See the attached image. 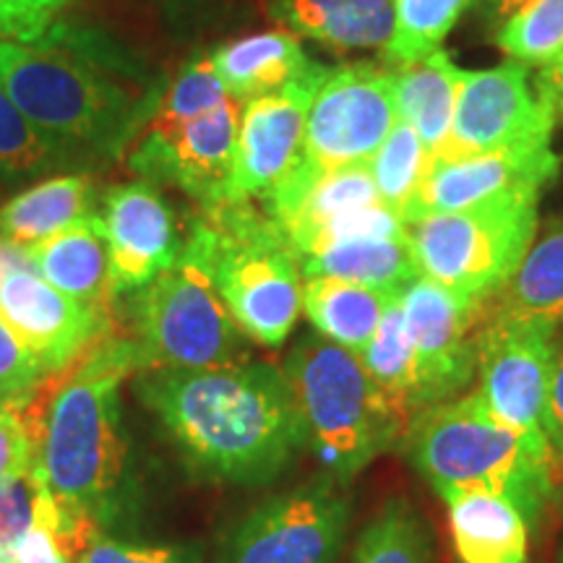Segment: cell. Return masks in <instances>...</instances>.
Returning <instances> with one entry per match:
<instances>
[{
    "label": "cell",
    "instance_id": "6da1fadb",
    "mask_svg": "<svg viewBox=\"0 0 563 563\" xmlns=\"http://www.w3.org/2000/svg\"><path fill=\"white\" fill-rule=\"evenodd\" d=\"M136 397L196 475L266 485L308 452V433L285 371L264 361L224 368L136 373Z\"/></svg>",
    "mask_w": 563,
    "mask_h": 563
},
{
    "label": "cell",
    "instance_id": "7a4b0ae2",
    "mask_svg": "<svg viewBox=\"0 0 563 563\" xmlns=\"http://www.w3.org/2000/svg\"><path fill=\"white\" fill-rule=\"evenodd\" d=\"M110 42L66 24L32 45L0 42V81L16 108L58 150L115 159L139 139L157 110L162 87L136 91L118 76L144 79Z\"/></svg>",
    "mask_w": 563,
    "mask_h": 563
},
{
    "label": "cell",
    "instance_id": "3957f363",
    "mask_svg": "<svg viewBox=\"0 0 563 563\" xmlns=\"http://www.w3.org/2000/svg\"><path fill=\"white\" fill-rule=\"evenodd\" d=\"M66 371L42 415L40 470L63 511L102 527L123 509L129 467L118 386L144 355L136 340L104 336Z\"/></svg>",
    "mask_w": 563,
    "mask_h": 563
},
{
    "label": "cell",
    "instance_id": "277c9868",
    "mask_svg": "<svg viewBox=\"0 0 563 563\" xmlns=\"http://www.w3.org/2000/svg\"><path fill=\"white\" fill-rule=\"evenodd\" d=\"M183 258L199 266L238 327L262 347H282L302 313L300 258L285 232L251 201L199 207Z\"/></svg>",
    "mask_w": 563,
    "mask_h": 563
},
{
    "label": "cell",
    "instance_id": "5b68a950",
    "mask_svg": "<svg viewBox=\"0 0 563 563\" xmlns=\"http://www.w3.org/2000/svg\"><path fill=\"white\" fill-rule=\"evenodd\" d=\"M402 449L441 498L460 490L496 493L517 504L530 527L559 483L553 454L504 426L477 391L412 415Z\"/></svg>",
    "mask_w": 563,
    "mask_h": 563
},
{
    "label": "cell",
    "instance_id": "8992f818",
    "mask_svg": "<svg viewBox=\"0 0 563 563\" xmlns=\"http://www.w3.org/2000/svg\"><path fill=\"white\" fill-rule=\"evenodd\" d=\"M308 433V452L327 477L347 485L368 464L402 446L407 412L368 376L355 352L321 334L300 336L285 365Z\"/></svg>",
    "mask_w": 563,
    "mask_h": 563
},
{
    "label": "cell",
    "instance_id": "52a82bcc",
    "mask_svg": "<svg viewBox=\"0 0 563 563\" xmlns=\"http://www.w3.org/2000/svg\"><path fill=\"white\" fill-rule=\"evenodd\" d=\"M538 201L540 191H519L407 224L420 274L464 300H493L534 243Z\"/></svg>",
    "mask_w": 563,
    "mask_h": 563
},
{
    "label": "cell",
    "instance_id": "ba28073f",
    "mask_svg": "<svg viewBox=\"0 0 563 563\" xmlns=\"http://www.w3.org/2000/svg\"><path fill=\"white\" fill-rule=\"evenodd\" d=\"M129 319L146 368L207 371L249 361V336L199 266L178 258L131 292Z\"/></svg>",
    "mask_w": 563,
    "mask_h": 563
},
{
    "label": "cell",
    "instance_id": "9c48e42d",
    "mask_svg": "<svg viewBox=\"0 0 563 563\" xmlns=\"http://www.w3.org/2000/svg\"><path fill=\"white\" fill-rule=\"evenodd\" d=\"M262 203L298 258L357 238L407 235L402 217L378 194L368 162L329 170L300 154Z\"/></svg>",
    "mask_w": 563,
    "mask_h": 563
},
{
    "label": "cell",
    "instance_id": "30bf717a",
    "mask_svg": "<svg viewBox=\"0 0 563 563\" xmlns=\"http://www.w3.org/2000/svg\"><path fill=\"white\" fill-rule=\"evenodd\" d=\"M347 525V493L323 477L241 514L220 534L214 563H336Z\"/></svg>",
    "mask_w": 563,
    "mask_h": 563
},
{
    "label": "cell",
    "instance_id": "8fae6325",
    "mask_svg": "<svg viewBox=\"0 0 563 563\" xmlns=\"http://www.w3.org/2000/svg\"><path fill=\"white\" fill-rule=\"evenodd\" d=\"M555 332L551 321L504 308H493L477 329V394L504 426L548 452L543 402L559 350Z\"/></svg>",
    "mask_w": 563,
    "mask_h": 563
},
{
    "label": "cell",
    "instance_id": "7c38bea8",
    "mask_svg": "<svg viewBox=\"0 0 563 563\" xmlns=\"http://www.w3.org/2000/svg\"><path fill=\"white\" fill-rule=\"evenodd\" d=\"M243 102L235 97L191 121H150L125 157L131 173L150 183H170L199 207L224 201L238 150Z\"/></svg>",
    "mask_w": 563,
    "mask_h": 563
},
{
    "label": "cell",
    "instance_id": "4fadbf2b",
    "mask_svg": "<svg viewBox=\"0 0 563 563\" xmlns=\"http://www.w3.org/2000/svg\"><path fill=\"white\" fill-rule=\"evenodd\" d=\"M555 110L530 68L511 60L485 70H462L454 121L435 159H460L551 139Z\"/></svg>",
    "mask_w": 563,
    "mask_h": 563
},
{
    "label": "cell",
    "instance_id": "5bb4252c",
    "mask_svg": "<svg viewBox=\"0 0 563 563\" xmlns=\"http://www.w3.org/2000/svg\"><path fill=\"white\" fill-rule=\"evenodd\" d=\"M397 121L391 68H332L308 110L300 154L329 170L371 162Z\"/></svg>",
    "mask_w": 563,
    "mask_h": 563
},
{
    "label": "cell",
    "instance_id": "9a60e30c",
    "mask_svg": "<svg viewBox=\"0 0 563 563\" xmlns=\"http://www.w3.org/2000/svg\"><path fill=\"white\" fill-rule=\"evenodd\" d=\"M405 327L415 352V415L456 399L477 373V319L490 300L475 302L454 295L439 282L420 277L399 292Z\"/></svg>",
    "mask_w": 563,
    "mask_h": 563
},
{
    "label": "cell",
    "instance_id": "2e32d148",
    "mask_svg": "<svg viewBox=\"0 0 563 563\" xmlns=\"http://www.w3.org/2000/svg\"><path fill=\"white\" fill-rule=\"evenodd\" d=\"M316 66L272 95L243 104L238 150L224 201H264L302 152V133L316 91L329 76ZM222 201V203H224Z\"/></svg>",
    "mask_w": 563,
    "mask_h": 563
},
{
    "label": "cell",
    "instance_id": "e0dca14e",
    "mask_svg": "<svg viewBox=\"0 0 563 563\" xmlns=\"http://www.w3.org/2000/svg\"><path fill=\"white\" fill-rule=\"evenodd\" d=\"M0 316L40 357L47 373L66 371L110 336L112 313L97 311L55 290L32 264L0 277Z\"/></svg>",
    "mask_w": 563,
    "mask_h": 563
},
{
    "label": "cell",
    "instance_id": "ac0fdd59",
    "mask_svg": "<svg viewBox=\"0 0 563 563\" xmlns=\"http://www.w3.org/2000/svg\"><path fill=\"white\" fill-rule=\"evenodd\" d=\"M559 170L561 157L553 152L551 139L475 157L433 159L418 196L407 209L405 224L431 214L481 207L485 201L519 191H543Z\"/></svg>",
    "mask_w": 563,
    "mask_h": 563
},
{
    "label": "cell",
    "instance_id": "d6986e66",
    "mask_svg": "<svg viewBox=\"0 0 563 563\" xmlns=\"http://www.w3.org/2000/svg\"><path fill=\"white\" fill-rule=\"evenodd\" d=\"M110 253L112 298L146 287L154 277L178 264L183 241L173 207L150 180L110 188L102 207Z\"/></svg>",
    "mask_w": 563,
    "mask_h": 563
},
{
    "label": "cell",
    "instance_id": "ffe728a7",
    "mask_svg": "<svg viewBox=\"0 0 563 563\" xmlns=\"http://www.w3.org/2000/svg\"><path fill=\"white\" fill-rule=\"evenodd\" d=\"M34 272L68 298L112 313L110 253L102 214L70 224L51 238L26 245Z\"/></svg>",
    "mask_w": 563,
    "mask_h": 563
},
{
    "label": "cell",
    "instance_id": "44dd1931",
    "mask_svg": "<svg viewBox=\"0 0 563 563\" xmlns=\"http://www.w3.org/2000/svg\"><path fill=\"white\" fill-rule=\"evenodd\" d=\"M269 16L295 37L336 51H376L394 32V0H272Z\"/></svg>",
    "mask_w": 563,
    "mask_h": 563
},
{
    "label": "cell",
    "instance_id": "7402d4cb",
    "mask_svg": "<svg viewBox=\"0 0 563 563\" xmlns=\"http://www.w3.org/2000/svg\"><path fill=\"white\" fill-rule=\"evenodd\" d=\"M449 530L462 563H527L530 530L525 514L506 496L446 493Z\"/></svg>",
    "mask_w": 563,
    "mask_h": 563
},
{
    "label": "cell",
    "instance_id": "603a6c76",
    "mask_svg": "<svg viewBox=\"0 0 563 563\" xmlns=\"http://www.w3.org/2000/svg\"><path fill=\"white\" fill-rule=\"evenodd\" d=\"M211 60L228 95L243 104L287 87L316 66L302 51L300 40L287 30L258 32L228 42L211 53Z\"/></svg>",
    "mask_w": 563,
    "mask_h": 563
},
{
    "label": "cell",
    "instance_id": "cb8c5ba5",
    "mask_svg": "<svg viewBox=\"0 0 563 563\" xmlns=\"http://www.w3.org/2000/svg\"><path fill=\"white\" fill-rule=\"evenodd\" d=\"M95 214H100L95 178L84 173L55 175L0 207V238L26 249Z\"/></svg>",
    "mask_w": 563,
    "mask_h": 563
},
{
    "label": "cell",
    "instance_id": "d4e9b609",
    "mask_svg": "<svg viewBox=\"0 0 563 563\" xmlns=\"http://www.w3.org/2000/svg\"><path fill=\"white\" fill-rule=\"evenodd\" d=\"M462 70L464 68L454 66L452 55L441 47L428 58L394 68L397 118L418 131L433 159L443 150L449 131H452Z\"/></svg>",
    "mask_w": 563,
    "mask_h": 563
},
{
    "label": "cell",
    "instance_id": "484cf974",
    "mask_svg": "<svg viewBox=\"0 0 563 563\" xmlns=\"http://www.w3.org/2000/svg\"><path fill=\"white\" fill-rule=\"evenodd\" d=\"M302 279L334 277L384 292H402L420 277L410 235L357 238L300 258Z\"/></svg>",
    "mask_w": 563,
    "mask_h": 563
},
{
    "label": "cell",
    "instance_id": "4316f807",
    "mask_svg": "<svg viewBox=\"0 0 563 563\" xmlns=\"http://www.w3.org/2000/svg\"><path fill=\"white\" fill-rule=\"evenodd\" d=\"M394 295L334 277H308L302 279V313L321 336L357 355L376 334Z\"/></svg>",
    "mask_w": 563,
    "mask_h": 563
},
{
    "label": "cell",
    "instance_id": "83f0119b",
    "mask_svg": "<svg viewBox=\"0 0 563 563\" xmlns=\"http://www.w3.org/2000/svg\"><path fill=\"white\" fill-rule=\"evenodd\" d=\"M493 40L522 66H545L563 51V0H483Z\"/></svg>",
    "mask_w": 563,
    "mask_h": 563
},
{
    "label": "cell",
    "instance_id": "f1b7e54d",
    "mask_svg": "<svg viewBox=\"0 0 563 563\" xmlns=\"http://www.w3.org/2000/svg\"><path fill=\"white\" fill-rule=\"evenodd\" d=\"M504 311L538 316L563 327V217L553 220L527 251L522 266L496 295Z\"/></svg>",
    "mask_w": 563,
    "mask_h": 563
},
{
    "label": "cell",
    "instance_id": "f546056e",
    "mask_svg": "<svg viewBox=\"0 0 563 563\" xmlns=\"http://www.w3.org/2000/svg\"><path fill=\"white\" fill-rule=\"evenodd\" d=\"M363 368L389 397L407 412L415 415V391H418V373H415V352L410 334L405 327L402 302L399 292L386 306V313L378 323L371 342L357 352Z\"/></svg>",
    "mask_w": 563,
    "mask_h": 563
},
{
    "label": "cell",
    "instance_id": "4dcf8cb0",
    "mask_svg": "<svg viewBox=\"0 0 563 563\" xmlns=\"http://www.w3.org/2000/svg\"><path fill=\"white\" fill-rule=\"evenodd\" d=\"M352 563H433L431 527L407 498H391L357 538Z\"/></svg>",
    "mask_w": 563,
    "mask_h": 563
},
{
    "label": "cell",
    "instance_id": "1f68e13d",
    "mask_svg": "<svg viewBox=\"0 0 563 563\" xmlns=\"http://www.w3.org/2000/svg\"><path fill=\"white\" fill-rule=\"evenodd\" d=\"M470 0H394V32L384 63L394 68L428 58L454 30Z\"/></svg>",
    "mask_w": 563,
    "mask_h": 563
},
{
    "label": "cell",
    "instance_id": "d6a6232c",
    "mask_svg": "<svg viewBox=\"0 0 563 563\" xmlns=\"http://www.w3.org/2000/svg\"><path fill=\"white\" fill-rule=\"evenodd\" d=\"M433 165V154L422 144L418 131L410 123L397 121L368 167L384 203L405 220L407 209L418 196L422 180Z\"/></svg>",
    "mask_w": 563,
    "mask_h": 563
},
{
    "label": "cell",
    "instance_id": "836d02e7",
    "mask_svg": "<svg viewBox=\"0 0 563 563\" xmlns=\"http://www.w3.org/2000/svg\"><path fill=\"white\" fill-rule=\"evenodd\" d=\"M37 525L60 527V506L47 488L40 460L30 473L0 483V563H13L24 534Z\"/></svg>",
    "mask_w": 563,
    "mask_h": 563
},
{
    "label": "cell",
    "instance_id": "e575fe53",
    "mask_svg": "<svg viewBox=\"0 0 563 563\" xmlns=\"http://www.w3.org/2000/svg\"><path fill=\"white\" fill-rule=\"evenodd\" d=\"M70 162L74 159L66 152L34 129L0 81V173L9 178H26L66 167Z\"/></svg>",
    "mask_w": 563,
    "mask_h": 563
},
{
    "label": "cell",
    "instance_id": "d590c367",
    "mask_svg": "<svg viewBox=\"0 0 563 563\" xmlns=\"http://www.w3.org/2000/svg\"><path fill=\"white\" fill-rule=\"evenodd\" d=\"M228 89L217 74L211 55H196L180 68V74L170 81V87L162 89L157 110L150 121L180 123L191 121L217 104L228 100Z\"/></svg>",
    "mask_w": 563,
    "mask_h": 563
},
{
    "label": "cell",
    "instance_id": "8d00e7d4",
    "mask_svg": "<svg viewBox=\"0 0 563 563\" xmlns=\"http://www.w3.org/2000/svg\"><path fill=\"white\" fill-rule=\"evenodd\" d=\"M47 376L51 373L40 357L0 316V402L24 410L37 399Z\"/></svg>",
    "mask_w": 563,
    "mask_h": 563
},
{
    "label": "cell",
    "instance_id": "74e56055",
    "mask_svg": "<svg viewBox=\"0 0 563 563\" xmlns=\"http://www.w3.org/2000/svg\"><path fill=\"white\" fill-rule=\"evenodd\" d=\"M40 428L34 407L0 410V483L30 473L40 460Z\"/></svg>",
    "mask_w": 563,
    "mask_h": 563
},
{
    "label": "cell",
    "instance_id": "f35d334b",
    "mask_svg": "<svg viewBox=\"0 0 563 563\" xmlns=\"http://www.w3.org/2000/svg\"><path fill=\"white\" fill-rule=\"evenodd\" d=\"M76 563H201L199 548L194 545H146L108 538L102 530L89 538Z\"/></svg>",
    "mask_w": 563,
    "mask_h": 563
},
{
    "label": "cell",
    "instance_id": "ab89813d",
    "mask_svg": "<svg viewBox=\"0 0 563 563\" xmlns=\"http://www.w3.org/2000/svg\"><path fill=\"white\" fill-rule=\"evenodd\" d=\"M70 0H0V42L32 45L58 24Z\"/></svg>",
    "mask_w": 563,
    "mask_h": 563
},
{
    "label": "cell",
    "instance_id": "60d3db41",
    "mask_svg": "<svg viewBox=\"0 0 563 563\" xmlns=\"http://www.w3.org/2000/svg\"><path fill=\"white\" fill-rule=\"evenodd\" d=\"M543 433L553 454L555 477H563V344L555 350V361L551 378H548V391L543 402Z\"/></svg>",
    "mask_w": 563,
    "mask_h": 563
},
{
    "label": "cell",
    "instance_id": "b9f144b4",
    "mask_svg": "<svg viewBox=\"0 0 563 563\" xmlns=\"http://www.w3.org/2000/svg\"><path fill=\"white\" fill-rule=\"evenodd\" d=\"M13 563H70V559L63 551L58 530L53 525H37L24 534L16 555H13Z\"/></svg>",
    "mask_w": 563,
    "mask_h": 563
},
{
    "label": "cell",
    "instance_id": "7bdbcfd3",
    "mask_svg": "<svg viewBox=\"0 0 563 563\" xmlns=\"http://www.w3.org/2000/svg\"><path fill=\"white\" fill-rule=\"evenodd\" d=\"M534 84L551 100L555 115L563 118V51L553 60H548L545 66H540Z\"/></svg>",
    "mask_w": 563,
    "mask_h": 563
},
{
    "label": "cell",
    "instance_id": "ee69618b",
    "mask_svg": "<svg viewBox=\"0 0 563 563\" xmlns=\"http://www.w3.org/2000/svg\"><path fill=\"white\" fill-rule=\"evenodd\" d=\"M24 264H32L30 256H26V251L21 249V245L0 238V277H3L9 269H16V266H24Z\"/></svg>",
    "mask_w": 563,
    "mask_h": 563
},
{
    "label": "cell",
    "instance_id": "f6af8a7d",
    "mask_svg": "<svg viewBox=\"0 0 563 563\" xmlns=\"http://www.w3.org/2000/svg\"><path fill=\"white\" fill-rule=\"evenodd\" d=\"M555 563H563V532L559 538V548H555Z\"/></svg>",
    "mask_w": 563,
    "mask_h": 563
},
{
    "label": "cell",
    "instance_id": "bcb514c9",
    "mask_svg": "<svg viewBox=\"0 0 563 563\" xmlns=\"http://www.w3.org/2000/svg\"><path fill=\"white\" fill-rule=\"evenodd\" d=\"M5 407H9V405H3V402H0V410H5ZM13 410H16V407H13Z\"/></svg>",
    "mask_w": 563,
    "mask_h": 563
}]
</instances>
